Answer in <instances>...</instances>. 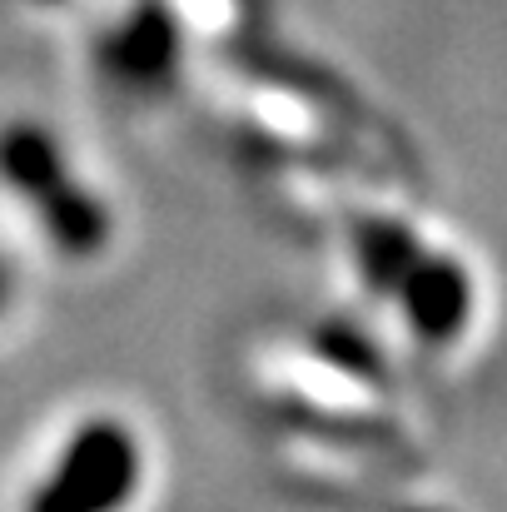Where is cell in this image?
<instances>
[{"mask_svg": "<svg viewBox=\"0 0 507 512\" xmlns=\"http://www.w3.org/2000/svg\"><path fill=\"white\" fill-rule=\"evenodd\" d=\"M35 214H40L45 234L55 239V249H65L70 259H90V254H100L105 239H110L105 204H100L95 194H85L70 174L35 199Z\"/></svg>", "mask_w": 507, "mask_h": 512, "instance_id": "3957f363", "label": "cell"}, {"mask_svg": "<svg viewBox=\"0 0 507 512\" xmlns=\"http://www.w3.org/2000/svg\"><path fill=\"white\" fill-rule=\"evenodd\" d=\"M140 483V448L115 418L85 423L55 473L30 498V512H120Z\"/></svg>", "mask_w": 507, "mask_h": 512, "instance_id": "6da1fadb", "label": "cell"}, {"mask_svg": "<svg viewBox=\"0 0 507 512\" xmlns=\"http://www.w3.org/2000/svg\"><path fill=\"white\" fill-rule=\"evenodd\" d=\"M0 179L35 204L45 189H55L65 179V160L45 130L10 125V130H0Z\"/></svg>", "mask_w": 507, "mask_h": 512, "instance_id": "5b68a950", "label": "cell"}, {"mask_svg": "<svg viewBox=\"0 0 507 512\" xmlns=\"http://www.w3.org/2000/svg\"><path fill=\"white\" fill-rule=\"evenodd\" d=\"M353 254H358L363 284H368L373 294H398V284H403V274L418 264L423 244H418L413 229H403V224H393V219H363Z\"/></svg>", "mask_w": 507, "mask_h": 512, "instance_id": "277c9868", "label": "cell"}, {"mask_svg": "<svg viewBox=\"0 0 507 512\" xmlns=\"http://www.w3.org/2000/svg\"><path fill=\"white\" fill-rule=\"evenodd\" d=\"M5 294H10V279H5V269H0V304H5Z\"/></svg>", "mask_w": 507, "mask_h": 512, "instance_id": "52a82bcc", "label": "cell"}, {"mask_svg": "<svg viewBox=\"0 0 507 512\" xmlns=\"http://www.w3.org/2000/svg\"><path fill=\"white\" fill-rule=\"evenodd\" d=\"M398 304L423 343H453L473 314V284L458 259L418 254V264L398 284Z\"/></svg>", "mask_w": 507, "mask_h": 512, "instance_id": "7a4b0ae2", "label": "cell"}, {"mask_svg": "<svg viewBox=\"0 0 507 512\" xmlns=\"http://www.w3.org/2000/svg\"><path fill=\"white\" fill-rule=\"evenodd\" d=\"M120 65L130 70V75H160L169 65V30L160 15H145V20H135L130 25V35L120 40Z\"/></svg>", "mask_w": 507, "mask_h": 512, "instance_id": "8992f818", "label": "cell"}]
</instances>
